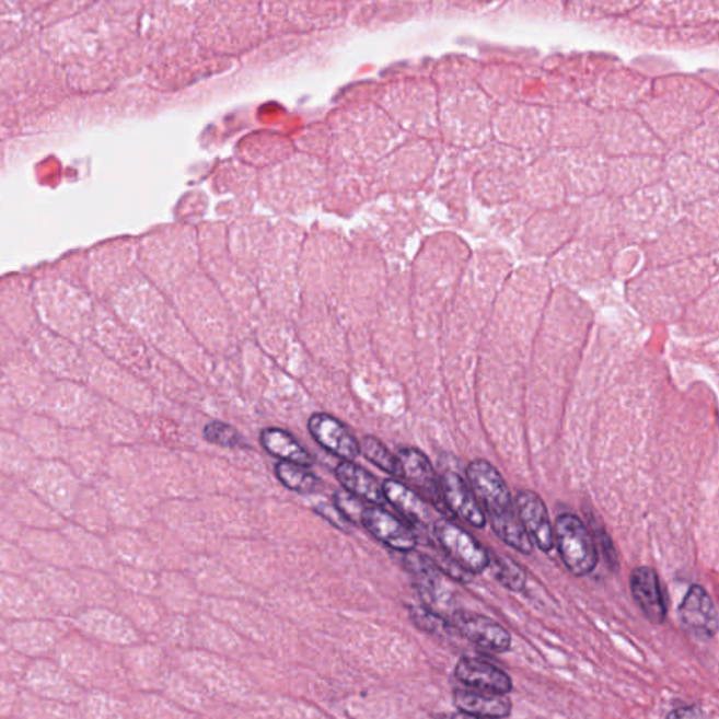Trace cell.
I'll return each mask as SVG.
<instances>
[{
    "mask_svg": "<svg viewBox=\"0 0 719 719\" xmlns=\"http://www.w3.org/2000/svg\"><path fill=\"white\" fill-rule=\"evenodd\" d=\"M467 478L480 508L489 515L496 535L515 552L533 554V542L520 523L512 494L499 471L488 461L475 460L468 465Z\"/></svg>",
    "mask_w": 719,
    "mask_h": 719,
    "instance_id": "1",
    "label": "cell"
},
{
    "mask_svg": "<svg viewBox=\"0 0 719 719\" xmlns=\"http://www.w3.org/2000/svg\"><path fill=\"white\" fill-rule=\"evenodd\" d=\"M624 231L628 242L651 241L682 218L683 206L663 182L623 198Z\"/></svg>",
    "mask_w": 719,
    "mask_h": 719,
    "instance_id": "2",
    "label": "cell"
},
{
    "mask_svg": "<svg viewBox=\"0 0 719 719\" xmlns=\"http://www.w3.org/2000/svg\"><path fill=\"white\" fill-rule=\"evenodd\" d=\"M552 114L547 107L508 102L494 112L490 131L500 146L525 155L547 151Z\"/></svg>",
    "mask_w": 719,
    "mask_h": 719,
    "instance_id": "3",
    "label": "cell"
},
{
    "mask_svg": "<svg viewBox=\"0 0 719 719\" xmlns=\"http://www.w3.org/2000/svg\"><path fill=\"white\" fill-rule=\"evenodd\" d=\"M596 143L608 158L663 156L668 152L637 108H610L600 112Z\"/></svg>",
    "mask_w": 719,
    "mask_h": 719,
    "instance_id": "4",
    "label": "cell"
},
{
    "mask_svg": "<svg viewBox=\"0 0 719 719\" xmlns=\"http://www.w3.org/2000/svg\"><path fill=\"white\" fill-rule=\"evenodd\" d=\"M525 153L496 143L484 151V162L474 187L480 200L489 205H508L522 200Z\"/></svg>",
    "mask_w": 719,
    "mask_h": 719,
    "instance_id": "5",
    "label": "cell"
},
{
    "mask_svg": "<svg viewBox=\"0 0 719 719\" xmlns=\"http://www.w3.org/2000/svg\"><path fill=\"white\" fill-rule=\"evenodd\" d=\"M495 108L483 89L464 84L449 94L444 104V124L455 146L474 147L488 141Z\"/></svg>",
    "mask_w": 719,
    "mask_h": 719,
    "instance_id": "6",
    "label": "cell"
},
{
    "mask_svg": "<svg viewBox=\"0 0 719 719\" xmlns=\"http://www.w3.org/2000/svg\"><path fill=\"white\" fill-rule=\"evenodd\" d=\"M637 112L668 151L707 118L682 98L654 89L639 103Z\"/></svg>",
    "mask_w": 719,
    "mask_h": 719,
    "instance_id": "7",
    "label": "cell"
},
{
    "mask_svg": "<svg viewBox=\"0 0 719 719\" xmlns=\"http://www.w3.org/2000/svg\"><path fill=\"white\" fill-rule=\"evenodd\" d=\"M645 265L663 267L698 257L716 256L718 241L703 234L691 222L681 218L641 245Z\"/></svg>",
    "mask_w": 719,
    "mask_h": 719,
    "instance_id": "8",
    "label": "cell"
},
{
    "mask_svg": "<svg viewBox=\"0 0 719 719\" xmlns=\"http://www.w3.org/2000/svg\"><path fill=\"white\" fill-rule=\"evenodd\" d=\"M579 210L575 202L537 210L523 228L522 243L530 256L553 257L578 234Z\"/></svg>",
    "mask_w": 719,
    "mask_h": 719,
    "instance_id": "9",
    "label": "cell"
},
{
    "mask_svg": "<svg viewBox=\"0 0 719 719\" xmlns=\"http://www.w3.org/2000/svg\"><path fill=\"white\" fill-rule=\"evenodd\" d=\"M97 394L84 383L54 380L37 411L57 421L62 429L92 428L98 406Z\"/></svg>",
    "mask_w": 719,
    "mask_h": 719,
    "instance_id": "10",
    "label": "cell"
},
{
    "mask_svg": "<svg viewBox=\"0 0 719 719\" xmlns=\"http://www.w3.org/2000/svg\"><path fill=\"white\" fill-rule=\"evenodd\" d=\"M522 200L537 210L570 202L563 153L545 151L524 169Z\"/></svg>",
    "mask_w": 719,
    "mask_h": 719,
    "instance_id": "11",
    "label": "cell"
},
{
    "mask_svg": "<svg viewBox=\"0 0 719 719\" xmlns=\"http://www.w3.org/2000/svg\"><path fill=\"white\" fill-rule=\"evenodd\" d=\"M662 182L683 207L718 196V171L679 151L664 153Z\"/></svg>",
    "mask_w": 719,
    "mask_h": 719,
    "instance_id": "12",
    "label": "cell"
},
{
    "mask_svg": "<svg viewBox=\"0 0 719 719\" xmlns=\"http://www.w3.org/2000/svg\"><path fill=\"white\" fill-rule=\"evenodd\" d=\"M23 483L67 522L83 486L62 460H37Z\"/></svg>",
    "mask_w": 719,
    "mask_h": 719,
    "instance_id": "13",
    "label": "cell"
},
{
    "mask_svg": "<svg viewBox=\"0 0 719 719\" xmlns=\"http://www.w3.org/2000/svg\"><path fill=\"white\" fill-rule=\"evenodd\" d=\"M26 350L56 380L86 384L88 367L81 345L43 330L28 336Z\"/></svg>",
    "mask_w": 719,
    "mask_h": 719,
    "instance_id": "14",
    "label": "cell"
},
{
    "mask_svg": "<svg viewBox=\"0 0 719 719\" xmlns=\"http://www.w3.org/2000/svg\"><path fill=\"white\" fill-rule=\"evenodd\" d=\"M578 234L575 240H582L613 251L619 241H627L624 231L622 201L612 196H594L578 205Z\"/></svg>",
    "mask_w": 719,
    "mask_h": 719,
    "instance_id": "15",
    "label": "cell"
},
{
    "mask_svg": "<svg viewBox=\"0 0 719 719\" xmlns=\"http://www.w3.org/2000/svg\"><path fill=\"white\" fill-rule=\"evenodd\" d=\"M599 114L594 108L580 103L555 108L547 150L565 153L596 143Z\"/></svg>",
    "mask_w": 719,
    "mask_h": 719,
    "instance_id": "16",
    "label": "cell"
},
{
    "mask_svg": "<svg viewBox=\"0 0 719 719\" xmlns=\"http://www.w3.org/2000/svg\"><path fill=\"white\" fill-rule=\"evenodd\" d=\"M563 161L569 198L582 201L606 193L608 156L598 143L565 152Z\"/></svg>",
    "mask_w": 719,
    "mask_h": 719,
    "instance_id": "17",
    "label": "cell"
},
{
    "mask_svg": "<svg viewBox=\"0 0 719 719\" xmlns=\"http://www.w3.org/2000/svg\"><path fill=\"white\" fill-rule=\"evenodd\" d=\"M554 538L569 572L575 577H587L593 572L599 560L596 542L578 515L560 514L555 524Z\"/></svg>",
    "mask_w": 719,
    "mask_h": 719,
    "instance_id": "18",
    "label": "cell"
},
{
    "mask_svg": "<svg viewBox=\"0 0 719 719\" xmlns=\"http://www.w3.org/2000/svg\"><path fill=\"white\" fill-rule=\"evenodd\" d=\"M663 156L608 158L606 195L623 200L642 188L662 182Z\"/></svg>",
    "mask_w": 719,
    "mask_h": 719,
    "instance_id": "19",
    "label": "cell"
},
{
    "mask_svg": "<svg viewBox=\"0 0 719 719\" xmlns=\"http://www.w3.org/2000/svg\"><path fill=\"white\" fill-rule=\"evenodd\" d=\"M0 370L23 410H37L49 385L56 380L38 364L26 347L10 357Z\"/></svg>",
    "mask_w": 719,
    "mask_h": 719,
    "instance_id": "20",
    "label": "cell"
},
{
    "mask_svg": "<svg viewBox=\"0 0 719 719\" xmlns=\"http://www.w3.org/2000/svg\"><path fill=\"white\" fill-rule=\"evenodd\" d=\"M61 460L83 485H93L101 478L106 461L104 441L92 428L67 430Z\"/></svg>",
    "mask_w": 719,
    "mask_h": 719,
    "instance_id": "21",
    "label": "cell"
},
{
    "mask_svg": "<svg viewBox=\"0 0 719 719\" xmlns=\"http://www.w3.org/2000/svg\"><path fill=\"white\" fill-rule=\"evenodd\" d=\"M14 431L38 460H61L67 430L37 410H23Z\"/></svg>",
    "mask_w": 719,
    "mask_h": 719,
    "instance_id": "22",
    "label": "cell"
},
{
    "mask_svg": "<svg viewBox=\"0 0 719 719\" xmlns=\"http://www.w3.org/2000/svg\"><path fill=\"white\" fill-rule=\"evenodd\" d=\"M436 538L444 554L471 575L489 568V554L477 540L448 519L433 524Z\"/></svg>",
    "mask_w": 719,
    "mask_h": 719,
    "instance_id": "23",
    "label": "cell"
},
{
    "mask_svg": "<svg viewBox=\"0 0 719 719\" xmlns=\"http://www.w3.org/2000/svg\"><path fill=\"white\" fill-rule=\"evenodd\" d=\"M2 505L23 529H62L67 523L24 483L14 484Z\"/></svg>",
    "mask_w": 719,
    "mask_h": 719,
    "instance_id": "24",
    "label": "cell"
},
{
    "mask_svg": "<svg viewBox=\"0 0 719 719\" xmlns=\"http://www.w3.org/2000/svg\"><path fill=\"white\" fill-rule=\"evenodd\" d=\"M684 629L698 641H710L718 631V613L706 589L694 584L679 608Z\"/></svg>",
    "mask_w": 719,
    "mask_h": 719,
    "instance_id": "25",
    "label": "cell"
},
{
    "mask_svg": "<svg viewBox=\"0 0 719 719\" xmlns=\"http://www.w3.org/2000/svg\"><path fill=\"white\" fill-rule=\"evenodd\" d=\"M451 626L457 629L461 637L485 649V651L502 653L512 647V636L505 627L479 614L455 613Z\"/></svg>",
    "mask_w": 719,
    "mask_h": 719,
    "instance_id": "26",
    "label": "cell"
},
{
    "mask_svg": "<svg viewBox=\"0 0 719 719\" xmlns=\"http://www.w3.org/2000/svg\"><path fill=\"white\" fill-rule=\"evenodd\" d=\"M515 513L530 540L542 552H552L555 547L554 529L544 500L532 490H522L515 496Z\"/></svg>",
    "mask_w": 719,
    "mask_h": 719,
    "instance_id": "27",
    "label": "cell"
},
{
    "mask_svg": "<svg viewBox=\"0 0 719 719\" xmlns=\"http://www.w3.org/2000/svg\"><path fill=\"white\" fill-rule=\"evenodd\" d=\"M360 523L381 543L401 553L414 552L418 545V538L405 523L396 515L386 512L380 506L366 508L361 513Z\"/></svg>",
    "mask_w": 719,
    "mask_h": 719,
    "instance_id": "28",
    "label": "cell"
},
{
    "mask_svg": "<svg viewBox=\"0 0 719 719\" xmlns=\"http://www.w3.org/2000/svg\"><path fill=\"white\" fill-rule=\"evenodd\" d=\"M309 430L316 443L336 455V457L351 461L359 457L360 443L353 433L339 419L327 414L312 415L309 420Z\"/></svg>",
    "mask_w": 719,
    "mask_h": 719,
    "instance_id": "29",
    "label": "cell"
},
{
    "mask_svg": "<svg viewBox=\"0 0 719 719\" xmlns=\"http://www.w3.org/2000/svg\"><path fill=\"white\" fill-rule=\"evenodd\" d=\"M455 677L478 692L508 696L513 691V681L508 673L479 658H461L455 666Z\"/></svg>",
    "mask_w": 719,
    "mask_h": 719,
    "instance_id": "30",
    "label": "cell"
},
{
    "mask_svg": "<svg viewBox=\"0 0 719 719\" xmlns=\"http://www.w3.org/2000/svg\"><path fill=\"white\" fill-rule=\"evenodd\" d=\"M440 489L443 502L450 512L473 527H484L486 523L484 510L475 498L473 489L460 474L448 471L440 479Z\"/></svg>",
    "mask_w": 719,
    "mask_h": 719,
    "instance_id": "31",
    "label": "cell"
},
{
    "mask_svg": "<svg viewBox=\"0 0 719 719\" xmlns=\"http://www.w3.org/2000/svg\"><path fill=\"white\" fill-rule=\"evenodd\" d=\"M629 588L638 607L645 617L652 624H663L666 619L668 608L664 603L661 580L657 570L649 567H638L633 570L629 578Z\"/></svg>",
    "mask_w": 719,
    "mask_h": 719,
    "instance_id": "32",
    "label": "cell"
},
{
    "mask_svg": "<svg viewBox=\"0 0 719 719\" xmlns=\"http://www.w3.org/2000/svg\"><path fill=\"white\" fill-rule=\"evenodd\" d=\"M671 150L718 171V113L711 114Z\"/></svg>",
    "mask_w": 719,
    "mask_h": 719,
    "instance_id": "33",
    "label": "cell"
},
{
    "mask_svg": "<svg viewBox=\"0 0 719 719\" xmlns=\"http://www.w3.org/2000/svg\"><path fill=\"white\" fill-rule=\"evenodd\" d=\"M402 468V478L409 480L415 488L430 500L434 506L443 505L440 480L433 465L421 451L416 449H402L398 454Z\"/></svg>",
    "mask_w": 719,
    "mask_h": 719,
    "instance_id": "34",
    "label": "cell"
},
{
    "mask_svg": "<svg viewBox=\"0 0 719 719\" xmlns=\"http://www.w3.org/2000/svg\"><path fill=\"white\" fill-rule=\"evenodd\" d=\"M18 542L39 558L68 563L73 557L71 544L61 529H23Z\"/></svg>",
    "mask_w": 719,
    "mask_h": 719,
    "instance_id": "35",
    "label": "cell"
},
{
    "mask_svg": "<svg viewBox=\"0 0 719 719\" xmlns=\"http://www.w3.org/2000/svg\"><path fill=\"white\" fill-rule=\"evenodd\" d=\"M37 460L16 431L0 429V474L14 483L24 480Z\"/></svg>",
    "mask_w": 719,
    "mask_h": 719,
    "instance_id": "36",
    "label": "cell"
},
{
    "mask_svg": "<svg viewBox=\"0 0 719 719\" xmlns=\"http://www.w3.org/2000/svg\"><path fill=\"white\" fill-rule=\"evenodd\" d=\"M453 700L459 712L485 719L508 718L513 710V704L503 694L485 692L454 691Z\"/></svg>",
    "mask_w": 719,
    "mask_h": 719,
    "instance_id": "37",
    "label": "cell"
},
{
    "mask_svg": "<svg viewBox=\"0 0 719 719\" xmlns=\"http://www.w3.org/2000/svg\"><path fill=\"white\" fill-rule=\"evenodd\" d=\"M383 490L386 502L393 505L411 522L424 525L438 522L439 519H436V510L431 508V505L399 480L386 479Z\"/></svg>",
    "mask_w": 719,
    "mask_h": 719,
    "instance_id": "38",
    "label": "cell"
},
{
    "mask_svg": "<svg viewBox=\"0 0 719 719\" xmlns=\"http://www.w3.org/2000/svg\"><path fill=\"white\" fill-rule=\"evenodd\" d=\"M335 475L346 492L356 496L357 499L366 500L374 506L385 505L383 485L360 465L351 463V461H344L337 465Z\"/></svg>",
    "mask_w": 719,
    "mask_h": 719,
    "instance_id": "39",
    "label": "cell"
},
{
    "mask_svg": "<svg viewBox=\"0 0 719 719\" xmlns=\"http://www.w3.org/2000/svg\"><path fill=\"white\" fill-rule=\"evenodd\" d=\"M68 522L94 534L106 532L108 525L107 509L103 503L101 494L97 492L96 486H82Z\"/></svg>",
    "mask_w": 719,
    "mask_h": 719,
    "instance_id": "40",
    "label": "cell"
},
{
    "mask_svg": "<svg viewBox=\"0 0 719 719\" xmlns=\"http://www.w3.org/2000/svg\"><path fill=\"white\" fill-rule=\"evenodd\" d=\"M645 83L628 73H617L604 83L602 93L603 111L610 108H637L648 94L642 89Z\"/></svg>",
    "mask_w": 719,
    "mask_h": 719,
    "instance_id": "41",
    "label": "cell"
},
{
    "mask_svg": "<svg viewBox=\"0 0 719 719\" xmlns=\"http://www.w3.org/2000/svg\"><path fill=\"white\" fill-rule=\"evenodd\" d=\"M260 443L267 453L286 461V463L302 465L306 468L314 464V459L311 457L309 451L302 448L300 441L295 440L289 431L279 428L265 429L260 434Z\"/></svg>",
    "mask_w": 719,
    "mask_h": 719,
    "instance_id": "42",
    "label": "cell"
},
{
    "mask_svg": "<svg viewBox=\"0 0 719 719\" xmlns=\"http://www.w3.org/2000/svg\"><path fill=\"white\" fill-rule=\"evenodd\" d=\"M682 218L698 231L718 241V196L684 206Z\"/></svg>",
    "mask_w": 719,
    "mask_h": 719,
    "instance_id": "43",
    "label": "cell"
},
{
    "mask_svg": "<svg viewBox=\"0 0 719 719\" xmlns=\"http://www.w3.org/2000/svg\"><path fill=\"white\" fill-rule=\"evenodd\" d=\"M275 473L277 479L286 488L294 490V492L312 494L321 485L320 479L309 468L302 467V465L286 463V461H280L279 464H276Z\"/></svg>",
    "mask_w": 719,
    "mask_h": 719,
    "instance_id": "44",
    "label": "cell"
},
{
    "mask_svg": "<svg viewBox=\"0 0 719 719\" xmlns=\"http://www.w3.org/2000/svg\"><path fill=\"white\" fill-rule=\"evenodd\" d=\"M61 530L67 535L73 554H78L79 557L89 560V563H96L97 559L103 558V545L98 534L88 532V530H83L71 522L63 524Z\"/></svg>",
    "mask_w": 719,
    "mask_h": 719,
    "instance_id": "45",
    "label": "cell"
},
{
    "mask_svg": "<svg viewBox=\"0 0 719 719\" xmlns=\"http://www.w3.org/2000/svg\"><path fill=\"white\" fill-rule=\"evenodd\" d=\"M489 567L492 568L494 577L502 587L512 592H522L527 582V575L513 559L489 554Z\"/></svg>",
    "mask_w": 719,
    "mask_h": 719,
    "instance_id": "46",
    "label": "cell"
},
{
    "mask_svg": "<svg viewBox=\"0 0 719 719\" xmlns=\"http://www.w3.org/2000/svg\"><path fill=\"white\" fill-rule=\"evenodd\" d=\"M360 453H363L364 457L380 469L393 475V477L402 478L398 457L391 454V451L379 439L374 438V436H366L360 444Z\"/></svg>",
    "mask_w": 719,
    "mask_h": 719,
    "instance_id": "47",
    "label": "cell"
},
{
    "mask_svg": "<svg viewBox=\"0 0 719 719\" xmlns=\"http://www.w3.org/2000/svg\"><path fill=\"white\" fill-rule=\"evenodd\" d=\"M205 439L221 448L236 449L242 448V436L234 426L225 421L214 420L205 428Z\"/></svg>",
    "mask_w": 719,
    "mask_h": 719,
    "instance_id": "48",
    "label": "cell"
},
{
    "mask_svg": "<svg viewBox=\"0 0 719 719\" xmlns=\"http://www.w3.org/2000/svg\"><path fill=\"white\" fill-rule=\"evenodd\" d=\"M22 414L23 409L20 408L0 370V429L13 430Z\"/></svg>",
    "mask_w": 719,
    "mask_h": 719,
    "instance_id": "49",
    "label": "cell"
},
{
    "mask_svg": "<svg viewBox=\"0 0 719 719\" xmlns=\"http://www.w3.org/2000/svg\"><path fill=\"white\" fill-rule=\"evenodd\" d=\"M411 619H414L416 626L426 633L433 634V636L449 633V629L453 627L429 607L411 610Z\"/></svg>",
    "mask_w": 719,
    "mask_h": 719,
    "instance_id": "50",
    "label": "cell"
},
{
    "mask_svg": "<svg viewBox=\"0 0 719 719\" xmlns=\"http://www.w3.org/2000/svg\"><path fill=\"white\" fill-rule=\"evenodd\" d=\"M335 506L340 510L341 514H344L345 518L349 520L350 523H360L361 513H363L366 509L360 499H357L356 496L346 492V490L336 492Z\"/></svg>",
    "mask_w": 719,
    "mask_h": 719,
    "instance_id": "51",
    "label": "cell"
},
{
    "mask_svg": "<svg viewBox=\"0 0 719 719\" xmlns=\"http://www.w3.org/2000/svg\"><path fill=\"white\" fill-rule=\"evenodd\" d=\"M22 532V525L4 509L3 505H0V537L18 542Z\"/></svg>",
    "mask_w": 719,
    "mask_h": 719,
    "instance_id": "52",
    "label": "cell"
},
{
    "mask_svg": "<svg viewBox=\"0 0 719 719\" xmlns=\"http://www.w3.org/2000/svg\"><path fill=\"white\" fill-rule=\"evenodd\" d=\"M315 512L326 519L330 524H334L336 529L345 530V532H349L351 525H353V523H350L349 520L341 514L340 510L337 509L335 505H321L315 509Z\"/></svg>",
    "mask_w": 719,
    "mask_h": 719,
    "instance_id": "53",
    "label": "cell"
},
{
    "mask_svg": "<svg viewBox=\"0 0 719 719\" xmlns=\"http://www.w3.org/2000/svg\"><path fill=\"white\" fill-rule=\"evenodd\" d=\"M22 349L19 346L16 337L10 335L9 332L3 330L0 327V367H2L7 361L16 353L18 350Z\"/></svg>",
    "mask_w": 719,
    "mask_h": 719,
    "instance_id": "54",
    "label": "cell"
},
{
    "mask_svg": "<svg viewBox=\"0 0 719 719\" xmlns=\"http://www.w3.org/2000/svg\"><path fill=\"white\" fill-rule=\"evenodd\" d=\"M666 719H706L700 707H681L673 710Z\"/></svg>",
    "mask_w": 719,
    "mask_h": 719,
    "instance_id": "55",
    "label": "cell"
},
{
    "mask_svg": "<svg viewBox=\"0 0 719 719\" xmlns=\"http://www.w3.org/2000/svg\"><path fill=\"white\" fill-rule=\"evenodd\" d=\"M14 480L9 479L4 477V475L0 474V505L3 503V500L7 499V496L9 495L10 490H12L14 486Z\"/></svg>",
    "mask_w": 719,
    "mask_h": 719,
    "instance_id": "56",
    "label": "cell"
},
{
    "mask_svg": "<svg viewBox=\"0 0 719 719\" xmlns=\"http://www.w3.org/2000/svg\"><path fill=\"white\" fill-rule=\"evenodd\" d=\"M453 719H485V718H478V717L468 716V714L457 712L455 714Z\"/></svg>",
    "mask_w": 719,
    "mask_h": 719,
    "instance_id": "57",
    "label": "cell"
}]
</instances>
